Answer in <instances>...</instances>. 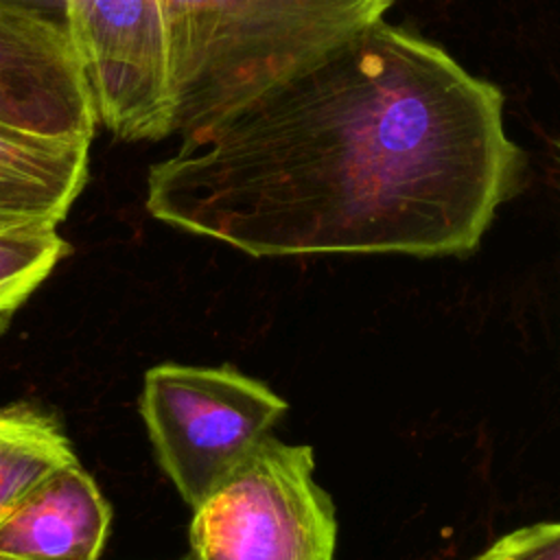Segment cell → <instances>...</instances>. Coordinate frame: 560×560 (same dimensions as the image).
Masks as SVG:
<instances>
[{
  "instance_id": "obj_10",
  "label": "cell",
  "mask_w": 560,
  "mask_h": 560,
  "mask_svg": "<svg viewBox=\"0 0 560 560\" xmlns=\"http://www.w3.org/2000/svg\"><path fill=\"white\" fill-rule=\"evenodd\" d=\"M77 459L59 427L46 420L0 451V514L50 468Z\"/></svg>"
},
{
  "instance_id": "obj_6",
  "label": "cell",
  "mask_w": 560,
  "mask_h": 560,
  "mask_svg": "<svg viewBox=\"0 0 560 560\" xmlns=\"http://www.w3.org/2000/svg\"><path fill=\"white\" fill-rule=\"evenodd\" d=\"M0 122L90 142L96 114L68 26L22 0H0Z\"/></svg>"
},
{
  "instance_id": "obj_9",
  "label": "cell",
  "mask_w": 560,
  "mask_h": 560,
  "mask_svg": "<svg viewBox=\"0 0 560 560\" xmlns=\"http://www.w3.org/2000/svg\"><path fill=\"white\" fill-rule=\"evenodd\" d=\"M68 249L57 230L0 232V330Z\"/></svg>"
},
{
  "instance_id": "obj_11",
  "label": "cell",
  "mask_w": 560,
  "mask_h": 560,
  "mask_svg": "<svg viewBox=\"0 0 560 560\" xmlns=\"http://www.w3.org/2000/svg\"><path fill=\"white\" fill-rule=\"evenodd\" d=\"M475 560H560V521L510 532Z\"/></svg>"
},
{
  "instance_id": "obj_7",
  "label": "cell",
  "mask_w": 560,
  "mask_h": 560,
  "mask_svg": "<svg viewBox=\"0 0 560 560\" xmlns=\"http://www.w3.org/2000/svg\"><path fill=\"white\" fill-rule=\"evenodd\" d=\"M109 505L77 459L42 475L0 514L4 560H98Z\"/></svg>"
},
{
  "instance_id": "obj_1",
  "label": "cell",
  "mask_w": 560,
  "mask_h": 560,
  "mask_svg": "<svg viewBox=\"0 0 560 560\" xmlns=\"http://www.w3.org/2000/svg\"><path fill=\"white\" fill-rule=\"evenodd\" d=\"M521 171L501 90L378 18L184 133L147 210L252 256H466Z\"/></svg>"
},
{
  "instance_id": "obj_8",
  "label": "cell",
  "mask_w": 560,
  "mask_h": 560,
  "mask_svg": "<svg viewBox=\"0 0 560 560\" xmlns=\"http://www.w3.org/2000/svg\"><path fill=\"white\" fill-rule=\"evenodd\" d=\"M90 142L0 122V232L57 230L88 182Z\"/></svg>"
},
{
  "instance_id": "obj_12",
  "label": "cell",
  "mask_w": 560,
  "mask_h": 560,
  "mask_svg": "<svg viewBox=\"0 0 560 560\" xmlns=\"http://www.w3.org/2000/svg\"><path fill=\"white\" fill-rule=\"evenodd\" d=\"M46 420H50V418L39 413V411H35V409H31V407L0 409V451L4 446H9L11 442L33 433Z\"/></svg>"
},
{
  "instance_id": "obj_14",
  "label": "cell",
  "mask_w": 560,
  "mask_h": 560,
  "mask_svg": "<svg viewBox=\"0 0 560 560\" xmlns=\"http://www.w3.org/2000/svg\"><path fill=\"white\" fill-rule=\"evenodd\" d=\"M0 560H4V558H0ZM184 560H190V558H188V556H186V558H184Z\"/></svg>"
},
{
  "instance_id": "obj_13",
  "label": "cell",
  "mask_w": 560,
  "mask_h": 560,
  "mask_svg": "<svg viewBox=\"0 0 560 560\" xmlns=\"http://www.w3.org/2000/svg\"><path fill=\"white\" fill-rule=\"evenodd\" d=\"M556 149H558V160H560V140H558V144H556Z\"/></svg>"
},
{
  "instance_id": "obj_2",
  "label": "cell",
  "mask_w": 560,
  "mask_h": 560,
  "mask_svg": "<svg viewBox=\"0 0 560 560\" xmlns=\"http://www.w3.org/2000/svg\"><path fill=\"white\" fill-rule=\"evenodd\" d=\"M396 0H160L173 133L195 131L295 72Z\"/></svg>"
},
{
  "instance_id": "obj_3",
  "label": "cell",
  "mask_w": 560,
  "mask_h": 560,
  "mask_svg": "<svg viewBox=\"0 0 560 560\" xmlns=\"http://www.w3.org/2000/svg\"><path fill=\"white\" fill-rule=\"evenodd\" d=\"M313 451L265 438L192 508L190 560H332L337 518Z\"/></svg>"
},
{
  "instance_id": "obj_5",
  "label": "cell",
  "mask_w": 560,
  "mask_h": 560,
  "mask_svg": "<svg viewBox=\"0 0 560 560\" xmlns=\"http://www.w3.org/2000/svg\"><path fill=\"white\" fill-rule=\"evenodd\" d=\"M96 122L120 140L173 133L175 101L160 0H61Z\"/></svg>"
},
{
  "instance_id": "obj_4",
  "label": "cell",
  "mask_w": 560,
  "mask_h": 560,
  "mask_svg": "<svg viewBox=\"0 0 560 560\" xmlns=\"http://www.w3.org/2000/svg\"><path fill=\"white\" fill-rule=\"evenodd\" d=\"M287 411L265 383L232 368L162 363L147 372L140 413L158 459L197 508Z\"/></svg>"
}]
</instances>
